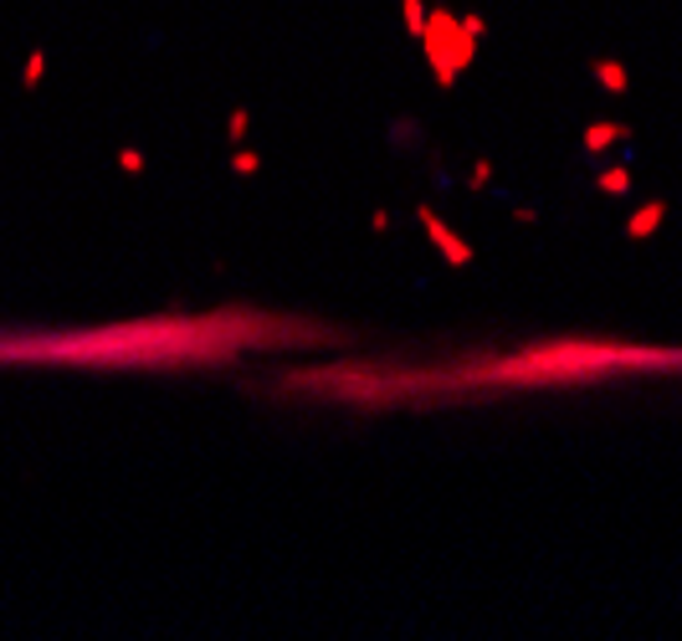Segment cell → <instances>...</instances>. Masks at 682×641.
Masks as SVG:
<instances>
[{
    "label": "cell",
    "instance_id": "6da1fadb",
    "mask_svg": "<svg viewBox=\"0 0 682 641\" xmlns=\"http://www.w3.org/2000/svg\"><path fill=\"white\" fill-rule=\"evenodd\" d=\"M682 344L636 339H534L519 349H462L447 360H334L272 374L278 395L349 405V411H395V405H452L529 395V390H580L626 380V374H678Z\"/></svg>",
    "mask_w": 682,
    "mask_h": 641
},
{
    "label": "cell",
    "instance_id": "7a4b0ae2",
    "mask_svg": "<svg viewBox=\"0 0 682 641\" xmlns=\"http://www.w3.org/2000/svg\"><path fill=\"white\" fill-rule=\"evenodd\" d=\"M349 329L257 303L164 308L108 323H27L0 329V370H103V374H195L278 349H344Z\"/></svg>",
    "mask_w": 682,
    "mask_h": 641
},
{
    "label": "cell",
    "instance_id": "3957f363",
    "mask_svg": "<svg viewBox=\"0 0 682 641\" xmlns=\"http://www.w3.org/2000/svg\"><path fill=\"white\" fill-rule=\"evenodd\" d=\"M421 37H427V52H431V68L442 72V82H452L457 78V68L472 57V41L478 37H457V21L447 11H437V16H427V27H421Z\"/></svg>",
    "mask_w": 682,
    "mask_h": 641
},
{
    "label": "cell",
    "instance_id": "277c9868",
    "mask_svg": "<svg viewBox=\"0 0 682 641\" xmlns=\"http://www.w3.org/2000/svg\"><path fill=\"white\" fill-rule=\"evenodd\" d=\"M415 216H421V227H427V237L437 241V247H442V257H447V262H452V268H468V262H472V247H468V241L457 237V231L447 227V221H437V211H431V206H421V211H415Z\"/></svg>",
    "mask_w": 682,
    "mask_h": 641
},
{
    "label": "cell",
    "instance_id": "5b68a950",
    "mask_svg": "<svg viewBox=\"0 0 682 641\" xmlns=\"http://www.w3.org/2000/svg\"><path fill=\"white\" fill-rule=\"evenodd\" d=\"M662 221H668V201H646L642 211L626 221V237L631 241H646V237H656V227H662Z\"/></svg>",
    "mask_w": 682,
    "mask_h": 641
},
{
    "label": "cell",
    "instance_id": "8992f818",
    "mask_svg": "<svg viewBox=\"0 0 682 641\" xmlns=\"http://www.w3.org/2000/svg\"><path fill=\"white\" fill-rule=\"evenodd\" d=\"M590 72H595V82H601L605 93H626L631 88V72H626V62H615V57H595V62H590Z\"/></svg>",
    "mask_w": 682,
    "mask_h": 641
},
{
    "label": "cell",
    "instance_id": "52a82bcc",
    "mask_svg": "<svg viewBox=\"0 0 682 641\" xmlns=\"http://www.w3.org/2000/svg\"><path fill=\"white\" fill-rule=\"evenodd\" d=\"M621 139H631L626 123H590V129H585V149H590V154H605V149L621 144Z\"/></svg>",
    "mask_w": 682,
    "mask_h": 641
},
{
    "label": "cell",
    "instance_id": "ba28073f",
    "mask_svg": "<svg viewBox=\"0 0 682 641\" xmlns=\"http://www.w3.org/2000/svg\"><path fill=\"white\" fill-rule=\"evenodd\" d=\"M595 186H601L605 196H626V190H631V170H626V164H611V170H601V180H595Z\"/></svg>",
    "mask_w": 682,
    "mask_h": 641
},
{
    "label": "cell",
    "instance_id": "9c48e42d",
    "mask_svg": "<svg viewBox=\"0 0 682 641\" xmlns=\"http://www.w3.org/2000/svg\"><path fill=\"white\" fill-rule=\"evenodd\" d=\"M405 27H411V37H421V27H427V6L421 0H405Z\"/></svg>",
    "mask_w": 682,
    "mask_h": 641
},
{
    "label": "cell",
    "instance_id": "30bf717a",
    "mask_svg": "<svg viewBox=\"0 0 682 641\" xmlns=\"http://www.w3.org/2000/svg\"><path fill=\"white\" fill-rule=\"evenodd\" d=\"M231 164H237V174H257V170H262V160H257L252 149H241V154H237Z\"/></svg>",
    "mask_w": 682,
    "mask_h": 641
},
{
    "label": "cell",
    "instance_id": "8fae6325",
    "mask_svg": "<svg viewBox=\"0 0 682 641\" xmlns=\"http://www.w3.org/2000/svg\"><path fill=\"white\" fill-rule=\"evenodd\" d=\"M241 134H247V113H241V108H237V113H231V144H237Z\"/></svg>",
    "mask_w": 682,
    "mask_h": 641
}]
</instances>
